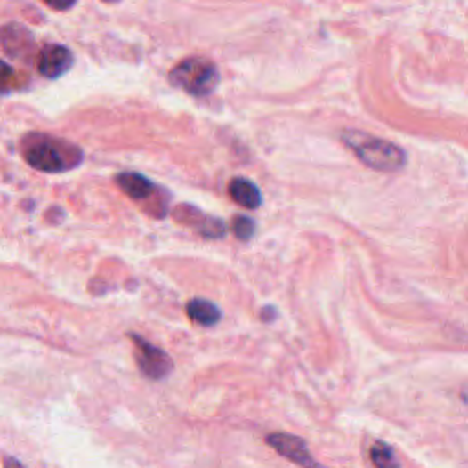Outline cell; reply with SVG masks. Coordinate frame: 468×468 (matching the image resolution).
I'll return each instance as SVG.
<instances>
[{
	"label": "cell",
	"instance_id": "1",
	"mask_svg": "<svg viewBox=\"0 0 468 468\" xmlns=\"http://www.w3.org/2000/svg\"><path fill=\"white\" fill-rule=\"evenodd\" d=\"M20 152L31 169L46 174L70 173L85 161L81 147L43 132L26 133L20 140Z\"/></svg>",
	"mask_w": 468,
	"mask_h": 468
},
{
	"label": "cell",
	"instance_id": "2",
	"mask_svg": "<svg viewBox=\"0 0 468 468\" xmlns=\"http://www.w3.org/2000/svg\"><path fill=\"white\" fill-rule=\"evenodd\" d=\"M343 143L366 165L379 173H397L407 165L405 150L388 140H381L360 130L343 132Z\"/></svg>",
	"mask_w": 468,
	"mask_h": 468
},
{
	"label": "cell",
	"instance_id": "3",
	"mask_svg": "<svg viewBox=\"0 0 468 468\" xmlns=\"http://www.w3.org/2000/svg\"><path fill=\"white\" fill-rule=\"evenodd\" d=\"M173 86L194 97L211 95L220 81L216 64L206 57H189L178 62L169 74Z\"/></svg>",
	"mask_w": 468,
	"mask_h": 468
},
{
	"label": "cell",
	"instance_id": "4",
	"mask_svg": "<svg viewBox=\"0 0 468 468\" xmlns=\"http://www.w3.org/2000/svg\"><path fill=\"white\" fill-rule=\"evenodd\" d=\"M117 187L133 202L145 204V211L156 218H163L169 211V196L154 182L140 173H119L116 176Z\"/></svg>",
	"mask_w": 468,
	"mask_h": 468
},
{
	"label": "cell",
	"instance_id": "5",
	"mask_svg": "<svg viewBox=\"0 0 468 468\" xmlns=\"http://www.w3.org/2000/svg\"><path fill=\"white\" fill-rule=\"evenodd\" d=\"M128 337L133 343V357H136L140 372L147 379L161 381V379H166L173 374L174 362H173L169 353L163 351L161 348H157L154 344H150L143 337L133 335V333H130Z\"/></svg>",
	"mask_w": 468,
	"mask_h": 468
},
{
	"label": "cell",
	"instance_id": "6",
	"mask_svg": "<svg viewBox=\"0 0 468 468\" xmlns=\"http://www.w3.org/2000/svg\"><path fill=\"white\" fill-rule=\"evenodd\" d=\"M0 46H3L8 57L17 61L26 62L33 57H37L36 37H33V33L26 26L19 22H8L0 28Z\"/></svg>",
	"mask_w": 468,
	"mask_h": 468
},
{
	"label": "cell",
	"instance_id": "7",
	"mask_svg": "<svg viewBox=\"0 0 468 468\" xmlns=\"http://www.w3.org/2000/svg\"><path fill=\"white\" fill-rule=\"evenodd\" d=\"M37 70L46 79H59L74 66V53L62 44H46L36 57Z\"/></svg>",
	"mask_w": 468,
	"mask_h": 468
},
{
	"label": "cell",
	"instance_id": "8",
	"mask_svg": "<svg viewBox=\"0 0 468 468\" xmlns=\"http://www.w3.org/2000/svg\"><path fill=\"white\" fill-rule=\"evenodd\" d=\"M265 441L267 445L273 447L280 456H284L295 464H300L303 468H324L311 457L306 441L296 436H291V433L277 432V433H271V436H267Z\"/></svg>",
	"mask_w": 468,
	"mask_h": 468
},
{
	"label": "cell",
	"instance_id": "9",
	"mask_svg": "<svg viewBox=\"0 0 468 468\" xmlns=\"http://www.w3.org/2000/svg\"><path fill=\"white\" fill-rule=\"evenodd\" d=\"M174 220L182 225L194 229L204 238H222L225 234V223L214 216H207L192 206H180L174 209Z\"/></svg>",
	"mask_w": 468,
	"mask_h": 468
},
{
	"label": "cell",
	"instance_id": "10",
	"mask_svg": "<svg viewBox=\"0 0 468 468\" xmlns=\"http://www.w3.org/2000/svg\"><path fill=\"white\" fill-rule=\"evenodd\" d=\"M229 196L232 198V202H237L244 209H256L262 204V194L260 189L246 178H234L229 183Z\"/></svg>",
	"mask_w": 468,
	"mask_h": 468
},
{
	"label": "cell",
	"instance_id": "11",
	"mask_svg": "<svg viewBox=\"0 0 468 468\" xmlns=\"http://www.w3.org/2000/svg\"><path fill=\"white\" fill-rule=\"evenodd\" d=\"M187 315L194 324L206 327L218 324L222 319L220 308L206 298H192L187 304Z\"/></svg>",
	"mask_w": 468,
	"mask_h": 468
},
{
	"label": "cell",
	"instance_id": "12",
	"mask_svg": "<svg viewBox=\"0 0 468 468\" xmlns=\"http://www.w3.org/2000/svg\"><path fill=\"white\" fill-rule=\"evenodd\" d=\"M370 457H372V463L375 464V468H400L399 459L393 454L391 447L383 443V441H375L372 445Z\"/></svg>",
	"mask_w": 468,
	"mask_h": 468
},
{
	"label": "cell",
	"instance_id": "13",
	"mask_svg": "<svg viewBox=\"0 0 468 468\" xmlns=\"http://www.w3.org/2000/svg\"><path fill=\"white\" fill-rule=\"evenodd\" d=\"M19 88V76L12 66L4 61H0V95L12 93Z\"/></svg>",
	"mask_w": 468,
	"mask_h": 468
},
{
	"label": "cell",
	"instance_id": "14",
	"mask_svg": "<svg viewBox=\"0 0 468 468\" xmlns=\"http://www.w3.org/2000/svg\"><path fill=\"white\" fill-rule=\"evenodd\" d=\"M254 230H256V225H254V222H253L249 216H237V218L232 220V232H234V237H237V238L242 240V242L251 240Z\"/></svg>",
	"mask_w": 468,
	"mask_h": 468
},
{
	"label": "cell",
	"instance_id": "15",
	"mask_svg": "<svg viewBox=\"0 0 468 468\" xmlns=\"http://www.w3.org/2000/svg\"><path fill=\"white\" fill-rule=\"evenodd\" d=\"M43 3H44L48 8L55 10V12H69L70 8L76 6L77 0H43Z\"/></svg>",
	"mask_w": 468,
	"mask_h": 468
},
{
	"label": "cell",
	"instance_id": "16",
	"mask_svg": "<svg viewBox=\"0 0 468 468\" xmlns=\"http://www.w3.org/2000/svg\"><path fill=\"white\" fill-rule=\"evenodd\" d=\"M4 468H26L19 459L12 457V456H6L4 457Z\"/></svg>",
	"mask_w": 468,
	"mask_h": 468
},
{
	"label": "cell",
	"instance_id": "17",
	"mask_svg": "<svg viewBox=\"0 0 468 468\" xmlns=\"http://www.w3.org/2000/svg\"><path fill=\"white\" fill-rule=\"evenodd\" d=\"M103 3H109V4H114V3H119V0H103Z\"/></svg>",
	"mask_w": 468,
	"mask_h": 468
}]
</instances>
